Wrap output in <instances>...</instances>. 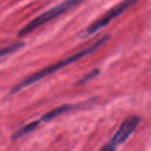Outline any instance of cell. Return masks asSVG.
<instances>
[{
	"mask_svg": "<svg viewBox=\"0 0 151 151\" xmlns=\"http://www.w3.org/2000/svg\"><path fill=\"white\" fill-rule=\"evenodd\" d=\"M109 40V35L103 36L100 40H98L96 42H94L92 46H90V47H88V48H86V49L77 52V54H74V55H72V56H70V57H69V58H65V59H63V60H61V61H60V62H58V63H56V64H54L53 65H50V66H48V67H46V68L37 72V73H36L35 74H33V75L28 77V78H26L21 82H20L18 85H16V86H14L12 88V89L11 91V94H15L18 91H20V90H21V89L28 87V86H31V85L38 82L42 79L49 76L51 74H53L56 71H59V70L66 67L67 65H70V64L79 60L80 58H84V57L93 53L97 49H99L101 46L105 44Z\"/></svg>",
	"mask_w": 151,
	"mask_h": 151,
	"instance_id": "cell-1",
	"label": "cell"
},
{
	"mask_svg": "<svg viewBox=\"0 0 151 151\" xmlns=\"http://www.w3.org/2000/svg\"><path fill=\"white\" fill-rule=\"evenodd\" d=\"M85 0H65L60 4L54 6L53 8L48 10L47 12L40 14L32 21L28 22L23 28H21L19 32V36H25L36 29L39 28L41 26L46 24L47 22L54 19L55 18L59 17L60 15L63 14L64 12H68L69 10L76 7L79 4H81Z\"/></svg>",
	"mask_w": 151,
	"mask_h": 151,
	"instance_id": "cell-2",
	"label": "cell"
},
{
	"mask_svg": "<svg viewBox=\"0 0 151 151\" xmlns=\"http://www.w3.org/2000/svg\"><path fill=\"white\" fill-rule=\"evenodd\" d=\"M141 119L137 116H132L125 119L120 126L117 132L115 134L113 138L102 148L104 150H114L122 145L134 132L140 124Z\"/></svg>",
	"mask_w": 151,
	"mask_h": 151,
	"instance_id": "cell-3",
	"label": "cell"
},
{
	"mask_svg": "<svg viewBox=\"0 0 151 151\" xmlns=\"http://www.w3.org/2000/svg\"><path fill=\"white\" fill-rule=\"evenodd\" d=\"M135 2H137V0H125L124 2H122L118 5H117L116 7H114L113 9H111L109 12H108L101 19H100L99 20H97L96 22H94L93 25H91L88 28H86L82 33L81 36L83 38H85V37H87L89 35H93L94 33H96L100 29L103 28L111 20H113L114 19H116L117 17H118L125 11H126V9H128L131 5H133V4H135Z\"/></svg>",
	"mask_w": 151,
	"mask_h": 151,
	"instance_id": "cell-4",
	"label": "cell"
},
{
	"mask_svg": "<svg viewBox=\"0 0 151 151\" xmlns=\"http://www.w3.org/2000/svg\"><path fill=\"white\" fill-rule=\"evenodd\" d=\"M75 108H77V106L72 105V104L62 105V106L58 107V108H56V109H54V110L47 112L46 114H44L42 117L41 120L42 121H44V122L50 121V120H52V119H55V118H57V117H59V116H61L62 114H65V113H67V112H69L70 111L75 110Z\"/></svg>",
	"mask_w": 151,
	"mask_h": 151,
	"instance_id": "cell-5",
	"label": "cell"
},
{
	"mask_svg": "<svg viewBox=\"0 0 151 151\" xmlns=\"http://www.w3.org/2000/svg\"><path fill=\"white\" fill-rule=\"evenodd\" d=\"M39 125V121H34V122H31L28 125H26L25 127H23L22 128H20V130H18L16 132V134L13 135L12 139L13 140H17V139H20L21 138L22 136L31 133L33 130H35Z\"/></svg>",
	"mask_w": 151,
	"mask_h": 151,
	"instance_id": "cell-6",
	"label": "cell"
},
{
	"mask_svg": "<svg viewBox=\"0 0 151 151\" xmlns=\"http://www.w3.org/2000/svg\"><path fill=\"white\" fill-rule=\"evenodd\" d=\"M22 46H23V43L22 42H19V43H15V44H12V45H11L9 47H5V48L0 50V58L5 57V56H7L9 54H12V53L17 51Z\"/></svg>",
	"mask_w": 151,
	"mask_h": 151,
	"instance_id": "cell-7",
	"label": "cell"
},
{
	"mask_svg": "<svg viewBox=\"0 0 151 151\" xmlns=\"http://www.w3.org/2000/svg\"><path fill=\"white\" fill-rule=\"evenodd\" d=\"M99 74H100V70H99V69H94V70L91 71L90 73H86L80 81H78L77 82V85H83V84H85V83L89 82L90 81L93 80L94 78H96Z\"/></svg>",
	"mask_w": 151,
	"mask_h": 151,
	"instance_id": "cell-8",
	"label": "cell"
}]
</instances>
